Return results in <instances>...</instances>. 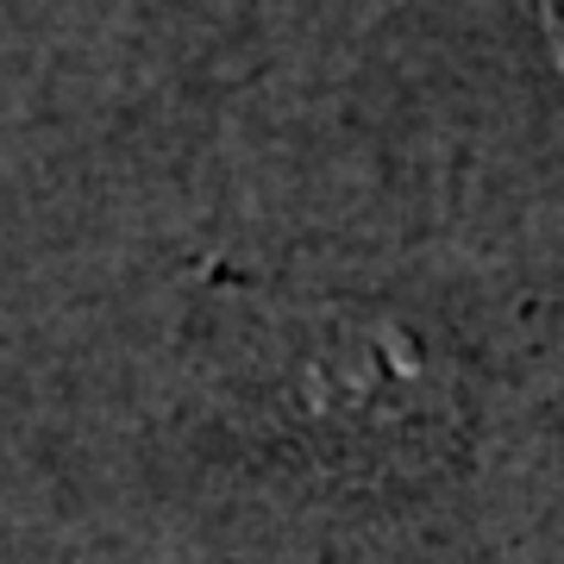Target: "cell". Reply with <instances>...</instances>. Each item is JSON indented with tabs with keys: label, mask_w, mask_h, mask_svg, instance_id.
Masks as SVG:
<instances>
[{
	"label": "cell",
	"mask_w": 564,
	"mask_h": 564,
	"mask_svg": "<svg viewBox=\"0 0 564 564\" xmlns=\"http://www.w3.org/2000/svg\"><path fill=\"white\" fill-rule=\"evenodd\" d=\"M163 214L564 282V0H139Z\"/></svg>",
	"instance_id": "obj_1"
}]
</instances>
